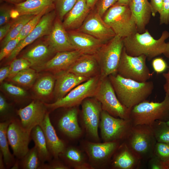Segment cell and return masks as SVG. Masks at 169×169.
<instances>
[{
	"instance_id": "cell-1",
	"label": "cell",
	"mask_w": 169,
	"mask_h": 169,
	"mask_svg": "<svg viewBox=\"0 0 169 169\" xmlns=\"http://www.w3.org/2000/svg\"><path fill=\"white\" fill-rule=\"evenodd\" d=\"M108 77L118 99L128 109L146 100L154 89L152 81L140 82L124 78L117 73Z\"/></svg>"
},
{
	"instance_id": "cell-2",
	"label": "cell",
	"mask_w": 169,
	"mask_h": 169,
	"mask_svg": "<svg viewBox=\"0 0 169 169\" xmlns=\"http://www.w3.org/2000/svg\"><path fill=\"white\" fill-rule=\"evenodd\" d=\"M169 37V32L163 31L160 37L155 39L147 29L142 33L137 32L123 38L124 47L127 54L132 56L142 55L151 59L164 52L166 43Z\"/></svg>"
},
{
	"instance_id": "cell-3",
	"label": "cell",
	"mask_w": 169,
	"mask_h": 169,
	"mask_svg": "<svg viewBox=\"0 0 169 169\" xmlns=\"http://www.w3.org/2000/svg\"><path fill=\"white\" fill-rule=\"evenodd\" d=\"M130 120L133 125H150L156 120L166 122L169 120V98L166 93L161 102L144 101L132 107Z\"/></svg>"
},
{
	"instance_id": "cell-4",
	"label": "cell",
	"mask_w": 169,
	"mask_h": 169,
	"mask_svg": "<svg viewBox=\"0 0 169 169\" xmlns=\"http://www.w3.org/2000/svg\"><path fill=\"white\" fill-rule=\"evenodd\" d=\"M102 18L115 35L123 38L137 32L129 5L115 3L105 12Z\"/></svg>"
},
{
	"instance_id": "cell-5",
	"label": "cell",
	"mask_w": 169,
	"mask_h": 169,
	"mask_svg": "<svg viewBox=\"0 0 169 169\" xmlns=\"http://www.w3.org/2000/svg\"><path fill=\"white\" fill-rule=\"evenodd\" d=\"M142 161H148L154 155L157 142L150 125H133L123 141Z\"/></svg>"
},
{
	"instance_id": "cell-6",
	"label": "cell",
	"mask_w": 169,
	"mask_h": 169,
	"mask_svg": "<svg viewBox=\"0 0 169 169\" xmlns=\"http://www.w3.org/2000/svg\"><path fill=\"white\" fill-rule=\"evenodd\" d=\"M124 46L123 38L115 35L94 54L100 66V79L117 73Z\"/></svg>"
},
{
	"instance_id": "cell-7",
	"label": "cell",
	"mask_w": 169,
	"mask_h": 169,
	"mask_svg": "<svg viewBox=\"0 0 169 169\" xmlns=\"http://www.w3.org/2000/svg\"><path fill=\"white\" fill-rule=\"evenodd\" d=\"M100 79V75L90 78L74 88L63 97L53 103H44L50 111L78 106L85 99L94 97Z\"/></svg>"
},
{
	"instance_id": "cell-8",
	"label": "cell",
	"mask_w": 169,
	"mask_h": 169,
	"mask_svg": "<svg viewBox=\"0 0 169 169\" xmlns=\"http://www.w3.org/2000/svg\"><path fill=\"white\" fill-rule=\"evenodd\" d=\"M101 103L102 109L112 116L130 119L131 109L119 101L108 76L100 79L94 97Z\"/></svg>"
},
{
	"instance_id": "cell-9",
	"label": "cell",
	"mask_w": 169,
	"mask_h": 169,
	"mask_svg": "<svg viewBox=\"0 0 169 169\" xmlns=\"http://www.w3.org/2000/svg\"><path fill=\"white\" fill-rule=\"evenodd\" d=\"M144 55L134 57L128 54L123 48L117 73L122 77L140 82L147 81L152 75L146 65Z\"/></svg>"
},
{
	"instance_id": "cell-10",
	"label": "cell",
	"mask_w": 169,
	"mask_h": 169,
	"mask_svg": "<svg viewBox=\"0 0 169 169\" xmlns=\"http://www.w3.org/2000/svg\"><path fill=\"white\" fill-rule=\"evenodd\" d=\"M133 126L130 119L114 117L102 110L99 127L103 142H123Z\"/></svg>"
},
{
	"instance_id": "cell-11",
	"label": "cell",
	"mask_w": 169,
	"mask_h": 169,
	"mask_svg": "<svg viewBox=\"0 0 169 169\" xmlns=\"http://www.w3.org/2000/svg\"><path fill=\"white\" fill-rule=\"evenodd\" d=\"M121 143L119 141L100 143L84 141L82 146L93 169L105 168L109 167L112 156Z\"/></svg>"
},
{
	"instance_id": "cell-12",
	"label": "cell",
	"mask_w": 169,
	"mask_h": 169,
	"mask_svg": "<svg viewBox=\"0 0 169 169\" xmlns=\"http://www.w3.org/2000/svg\"><path fill=\"white\" fill-rule=\"evenodd\" d=\"M81 104V121L86 135L92 141L99 142L98 129L102 110L101 104L95 98L89 97Z\"/></svg>"
},
{
	"instance_id": "cell-13",
	"label": "cell",
	"mask_w": 169,
	"mask_h": 169,
	"mask_svg": "<svg viewBox=\"0 0 169 169\" xmlns=\"http://www.w3.org/2000/svg\"><path fill=\"white\" fill-rule=\"evenodd\" d=\"M7 135L13 155L17 159H21L29 150L31 133L23 128L20 120L15 117L11 119L8 125Z\"/></svg>"
},
{
	"instance_id": "cell-14",
	"label": "cell",
	"mask_w": 169,
	"mask_h": 169,
	"mask_svg": "<svg viewBox=\"0 0 169 169\" xmlns=\"http://www.w3.org/2000/svg\"><path fill=\"white\" fill-rule=\"evenodd\" d=\"M56 14L54 9L44 15L36 27L26 37L20 41L14 50L6 58L7 61H11L16 58L25 47L40 37L48 35L51 30Z\"/></svg>"
},
{
	"instance_id": "cell-15",
	"label": "cell",
	"mask_w": 169,
	"mask_h": 169,
	"mask_svg": "<svg viewBox=\"0 0 169 169\" xmlns=\"http://www.w3.org/2000/svg\"><path fill=\"white\" fill-rule=\"evenodd\" d=\"M77 30L90 34L104 43L116 35L102 17L93 9L91 10L81 26Z\"/></svg>"
},
{
	"instance_id": "cell-16",
	"label": "cell",
	"mask_w": 169,
	"mask_h": 169,
	"mask_svg": "<svg viewBox=\"0 0 169 169\" xmlns=\"http://www.w3.org/2000/svg\"><path fill=\"white\" fill-rule=\"evenodd\" d=\"M47 110L44 102L37 99L17 110L16 112L23 127L31 133L35 127L39 125L43 121L48 111Z\"/></svg>"
},
{
	"instance_id": "cell-17",
	"label": "cell",
	"mask_w": 169,
	"mask_h": 169,
	"mask_svg": "<svg viewBox=\"0 0 169 169\" xmlns=\"http://www.w3.org/2000/svg\"><path fill=\"white\" fill-rule=\"evenodd\" d=\"M67 108L57 120V129L67 139L76 140L81 136L83 133L78 122V106Z\"/></svg>"
},
{
	"instance_id": "cell-18",
	"label": "cell",
	"mask_w": 169,
	"mask_h": 169,
	"mask_svg": "<svg viewBox=\"0 0 169 169\" xmlns=\"http://www.w3.org/2000/svg\"><path fill=\"white\" fill-rule=\"evenodd\" d=\"M142 160L126 145L121 142L112 157L109 167L112 169H138Z\"/></svg>"
},
{
	"instance_id": "cell-19",
	"label": "cell",
	"mask_w": 169,
	"mask_h": 169,
	"mask_svg": "<svg viewBox=\"0 0 169 169\" xmlns=\"http://www.w3.org/2000/svg\"><path fill=\"white\" fill-rule=\"evenodd\" d=\"M82 54L77 50L58 52L48 61L35 69L38 72L49 71L54 74L66 71Z\"/></svg>"
},
{
	"instance_id": "cell-20",
	"label": "cell",
	"mask_w": 169,
	"mask_h": 169,
	"mask_svg": "<svg viewBox=\"0 0 169 169\" xmlns=\"http://www.w3.org/2000/svg\"><path fill=\"white\" fill-rule=\"evenodd\" d=\"M54 74L55 82L53 95L55 101L63 97L74 88L89 79L76 75L67 70Z\"/></svg>"
},
{
	"instance_id": "cell-21",
	"label": "cell",
	"mask_w": 169,
	"mask_h": 169,
	"mask_svg": "<svg viewBox=\"0 0 169 169\" xmlns=\"http://www.w3.org/2000/svg\"><path fill=\"white\" fill-rule=\"evenodd\" d=\"M68 33L74 50L83 54H94L104 43L93 36L77 29Z\"/></svg>"
},
{
	"instance_id": "cell-22",
	"label": "cell",
	"mask_w": 169,
	"mask_h": 169,
	"mask_svg": "<svg viewBox=\"0 0 169 169\" xmlns=\"http://www.w3.org/2000/svg\"><path fill=\"white\" fill-rule=\"evenodd\" d=\"M49 113L47 112L39 125L44 133L49 152L54 158H59L60 155L64 151L66 146L64 141L57 136L51 121Z\"/></svg>"
},
{
	"instance_id": "cell-23",
	"label": "cell",
	"mask_w": 169,
	"mask_h": 169,
	"mask_svg": "<svg viewBox=\"0 0 169 169\" xmlns=\"http://www.w3.org/2000/svg\"><path fill=\"white\" fill-rule=\"evenodd\" d=\"M47 40L56 53L75 50L68 32L58 17L54 20Z\"/></svg>"
},
{
	"instance_id": "cell-24",
	"label": "cell",
	"mask_w": 169,
	"mask_h": 169,
	"mask_svg": "<svg viewBox=\"0 0 169 169\" xmlns=\"http://www.w3.org/2000/svg\"><path fill=\"white\" fill-rule=\"evenodd\" d=\"M75 75L90 78L100 75V69L94 54H83L67 70Z\"/></svg>"
},
{
	"instance_id": "cell-25",
	"label": "cell",
	"mask_w": 169,
	"mask_h": 169,
	"mask_svg": "<svg viewBox=\"0 0 169 169\" xmlns=\"http://www.w3.org/2000/svg\"><path fill=\"white\" fill-rule=\"evenodd\" d=\"M56 53L47 40L29 48L22 57L27 60L31 64V67L35 69L48 61Z\"/></svg>"
},
{
	"instance_id": "cell-26",
	"label": "cell",
	"mask_w": 169,
	"mask_h": 169,
	"mask_svg": "<svg viewBox=\"0 0 169 169\" xmlns=\"http://www.w3.org/2000/svg\"><path fill=\"white\" fill-rule=\"evenodd\" d=\"M91 10L87 4L86 0H78L64 19L62 23L65 29L71 30L78 29Z\"/></svg>"
},
{
	"instance_id": "cell-27",
	"label": "cell",
	"mask_w": 169,
	"mask_h": 169,
	"mask_svg": "<svg viewBox=\"0 0 169 169\" xmlns=\"http://www.w3.org/2000/svg\"><path fill=\"white\" fill-rule=\"evenodd\" d=\"M129 7L135 19L137 32H144L151 15L150 2L148 0H132Z\"/></svg>"
},
{
	"instance_id": "cell-28",
	"label": "cell",
	"mask_w": 169,
	"mask_h": 169,
	"mask_svg": "<svg viewBox=\"0 0 169 169\" xmlns=\"http://www.w3.org/2000/svg\"><path fill=\"white\" fill-rule=\"evenodd\" d=\"M64 162L70 168L75 169H93L84 151L72 146L67 147L59 156Z\"/></svg>"
},
{
	"instance_id": "cell-29",
	"label": "cell",
	"mask_w": 169,
	"mask_h": 169,
	"mask_svg": "<svg viewBox=\"0 0 169 169\" xmlns=\"http://www.w3.org/2000/svg\"><path fill=\"white\" fill-rule=\"evenodd\" d=\"M55 82L54 74H43L38 78L33 86L37 99L44 103L48 101L53 95Z\"/></svg>"
},
{
	"instance_id": "cell-30",
	"label": "cell",
	"mask_w": 169,
	"mask_h": 169,
	"mask_svg": "<svg viewBox=\"0 0 169 169\" xmlns=\"http://www.w3.org/2000/svg\"><path fill=\"white\" fill-rule=\"evenodd\" d=\"M48 8H54L52 0H26L15 4L12 13H17V17L23 15H36Z\"/></svg>"
},
{
	"instance_id": "cell-31",
	"label": "cell",
	"mask_w": 169,
	"mask_h": 169,
	"mask_svg": "<svg viewBox=\"0 0 169 169\" xmlns=\"http://www.w3.org/2000/svg\"><path fill=\"white\" fill-rule=\"evenodd\" d=\"M31 136L41 162L44 163L51 160L53 156L48 150L44 133L40 125H37L32 129Z\"/></svg>"
},
{
	"instance_id": "cell-32",
	"label": "cell",
	"mask_w": 169,
	"mask_h": 169,
	"mask_svg": "<svg viewBox=\"0 0 169 169\" xmlns=\"http://www.w3.org/2000/svg\"><path fill=\"white\" fill-rule=\"evenodd\" d=\"M11 120L0 123V151L3 154L6 168L8 169H11L16 161L14 155L9 150L7 135L8 128Z\"/></svg>"
},
{
	"instance_id": "cell-33",
	"label": "cell",
	"mask_w": 169,
	"mask_h": 169,
	"mask_svg": "<svg viewBox=\"0 0 169 169\" xmlns=\"http://www.w3.org/2000/svg\"><path fill=\"white\" fill-rule=\"evenodd\" d=\"M35 15L27 14L17 17L12 23L8 33L2 41V47L4 46L9 41L16 38L25 24Z\"/></svg>"
},
{
	"instance_id": "cell-34",
	"label": "cell",
	"mask_w": 169,
	"mask_h": 169,
	"mask_svg": "<svg viewBox=\"0 0 169 169\" xmlns=\"http://www.w3.org/2000/svg\"><path fill=\"white\" fill-rule=\"evenodd\" d=\"M38 76V72L30 67L19 72L8 80L23 86L29 87L33 85Z\"/></svg>"
},
{
	"instance_id": "cell-35",
	"label": "cell",
	"mask_w": 169,
	"mask_h": 169,
	"mask_svg": "<svg viewBox=\"0 0 169 169\" xmlns=\"http://www.w3.org/2000/svg\"><path fill=\"white\" fill-rule=\"evenodd\" d=\"M20 168L39 169L42 163L39 159L38 151L34 146L20 160Z\"/></svg>"
},
{
	"instance_id": "cell-36",
	"label": "cell",
	"mask_w": 169,
	"mask_h": 169,
	"mask_svg": "<svg viewBox=\"0 0 169 169\" xmlns=\"http://www.w3.org/2000/svg\"><path fill=\"white\" fill-rule=\"evenodd\" d=\"M150 125L157 142L169 143V125L166 122L157 120Z\"/></svg>"
},
{
	"instance_id": "cell-37",
	"label": "cell",
	"mask_w": 169,
	"mask_h": 169,
	"mask_svg": "<svg viewBox=\"0 0 169 169\" xmlns=\"http://www.w3.org/2000/svg\"><path fill=\"white\" fill-rule=\"evenodd\" d=\"M58 17L61 21L71 9L78 0H52Z\"/></svg>"
},
{
	"instance_id": "cell-38",
	"label": "cell",
	"mask_w": 169,
	"mask_h": 169,
	"mask_svg": "<svg viewBox=\"0 0 169 169\" xmlns=\"http://www.w3.org/2000/svg\"><path fill=\"white\" fill-rule=\"evenodd\" d=\"M54 9V8H48L35 15L25 24L17 37L20 38L21 40L24 38L38 25L44 15Z\"/></svg>"
},
{
	"instance_id": "cell-39",
	"label": "cell",
	"mask_w": 169,
	"mask_h": 169,
	"mask_svg": "<svg viewBox=\"0 0 169 169\" xmlns=\"http://www.w3.org/2000/svg\"><path fill=\"white\" fill-rule=\"evenodd\" d=\"M10 72L8 80L15 76L19 72L25 69L31 67L30 63L26 59L21 57L16 58L11 61L9 65Z\"/></svg>"
},
{
	"instance_id": "cell-40",
	"label": "cell",
	"mask_w": 169,
	"mask_h": 169,
	"mask_svg": "<svg viewBox=\"0 0 169 169\" xmlns=\"http://www.w3.org/2000/svg\"><path fill=\"white\" fill-rule=\"evenodd\" d=\"M154 155L165 164L168 169L169 165V143L157 142L154 149Z\"/></svg>"
},
{
	"instance_id": "cell-41",
	"label": "cell",
	"mask_w": 169,
	"mask_h": 169,
	"mask_svg": "<svg viewBox=\"0 0 169 169\" xmlns=\"http://www.w3.org/2000/svg\"><path fill=\"white\" fill-rule=\"evenodd\" d=\"M3 87L8 94L15 98L23 99L27 95V93L23 89L11 84L4 83Z\"/></svg>"
},
{
	"instance_id": "cell-42",
	"label": "cell",
	"mask_w": 169,
	"mask_h": 169,
	"mask_svg": "<svg viewBox=\"0 0 169 169\" xmlns=\"http://www.w3.org/2000/svg\"><path fill=\"white\" fill-rule=\"evenodd\" d=\"M21 40L20 38L17 37L9 41L2 47L0 52V60L7 58L15 49Z\"/></svg>"
},
{
	"instance_id": "cell-43",
	"label": "cell",
	"mask_w": 169,
	"mask_h": 169,
	"mask_svg": "<svg viewBox=\"0 0 169 169\" xmlns=\"http://www.w3.org/2000/svg\"><path fill=\"white\" fill-rule=\"evenodd\" d=\"M10 105L5 98L1 94L0 95V116L1 122L11 120L14 118L10 114Z\"/></svg>"
},
{
	"instance_id": "cell-44",
	"label": "cell",
	"mask_w": 169,
	"mask_h": 169,
	"mask_svg": "<svg viewBox=\"0 0 169 169\" xmlns=\"http://www.w3.org/2000/svg\"><path fill=\"white\" fill-rule=\"evenodd\" d=\"M118 1V0H98L95 6L96 8L95 10L102 17L105 12Z\"/></svg>"
},
{
	"instance_id": "cell-45",
	"label": "cell",
	"mask_w": 169,
	"mask_h": 169,
	"mask_svg": "<svg viewBox=\"0 0 169 169\" xmlns=\"http://www.w3.org/2000/svg\"><path fill=\"white\" fill-rule=\"evenodd\" d=\"M48 163H43L39 169H69L70 168L59 160V158H54L48 162Z\"/></svg>"
},
{
	"instance_id": "cell-46",
	"label": "cell",
	"mask_w": 169,
	"mask_h": 169,
	"mask_svg": "<svg viewBox=\"0 0 169 169\" xmlns=\"http://www.w3.org/2000/svg\"><path fill=\"white\" fill-rule=\"evenodd\" d=\"M152 66L154 71L157 74L164 72L167 68V64L161 57L154 58L152 62Z\"/></svg>"
},
{
	"instance_id": "cell-47",
	"label": "cell",
	"mask_w": 169,
	"mask_h": 169,
	"mask_svg": "<svg viewBox=\"0 0 169 169\" xmlns=\"http://www.w3.org/2000/svg\"><path fill=\"white\" fill-rule=\"evenodd\" d=\"M160 15V24L169 23V0H163V4Z\"/></svg>"
},
{
	"instance_id": "cell-48",
	"label": "cell",
	"mask_w": 169,
	"mask_h": 169,
	"mask_svg": "<svg viewBox=\"0 0 169 169\" xmlns=\"http://www.w3.org/2000/svg\"><path fill=\"white\" fill-rule=\"evenodd\" d=\"M148 161L149 169H167V166L165 164L154 155Z\"/></svg>"
},
{
	"instance_id": "cell-49",
	"label": "cell",
	"mask_w": 169,
	"mask_h": 169,
	"mask_svg": "<svg viewBox=\"0 0 169 169\" xmlns=\"http://www.w3.org/2000/svg\"><path fill=\"white\" fill-rule=\"evenodd\" d=\"M12 9L4 6L0 9V26L8 23L12 16Z\"/></svg>"
},
{
	"instance_id": "cell-50",
	"label": "cell",
	"mask_w": 169,
	"mask_h": 169,
	"mask_svg": "<svg viewBox=\"0 0 169 169\" xmlns=\"http://www.w3.org/2000/svg\"><path fill=\"white\" fill-rule=\"evenodd\" d=\"M150 3L151 7V15L155 17L157 13L160 14L162 7L163 0H150Z\"/></svg>"
},
{
	"instance_id": "cell-51",
	"label": "cell",
	"mask_w": 169,
	"mask_h": 169,
	"mask_svg": "<svg viewBox=\"0 0 169 169\" xmlns=\"http://www.w3.org/2000/svg\"><path fill=\"white\" fill-rule=\"evenodd\" d=\"M12 23L8 22L0 26V40L2 41L8 33Z\"/></svg>"
},
{
	"instance_id": "cell-52",
	"label": "cell",
	"mask_w": 169,
	"mask_h": 169,
	"mask_svg": "<svg viewBox=\"0 0 169 169\" xmlns=\"http://www.w3.org/2000/svg\"><path fill=\"white\" fill-rule=\"evenodd\" d=\"M10 72L9 65L3 67L0 69V83H2L3 80L7 78Z\"/></svg>"
},
{
	"instance_id": "cell-53",
	"label": "cell",
	"mask_w": 169,
	"mask_h": 169,
	"mask_svg": "<svg viewBox=\"0 0 169 169\" xmlns=\"http://www.w3.org/2000/svg\"><path fill=\"white\" fill-rule=\"evenodd\" d=\"M98 0H86L88 6L92 10L93 9Z\"/></svg>"
},
{
	"instance_id": "cell-54",
	"label": "cell",
	"mask_w": 169,
	"mask_h": 169,
	"mask_svg": "<svg viewBox=\"0 0 169 169\" xmlns=\"http://www.w3.org/2000/svg\"><path fill=\"white\" fill-rule=\"evenodd\" d=\"M6 168L3 154L0 151V169H5Z\"/></svg>"
},
{
	"instance_id": "cell-55",
	"label": "cell",
	"mask_w": 169,
	"mask_h": 169,
	"mask_svg": "<svg viewBox=\"0 0 169 169\" xmlns=\"http://www.w3.org/2000/svg\"><path fill=\"white\" fill-rule=\"evenodd\" d=\"M132 1V0H118V1L115 3L129 5Z\"/></svg>"
},
{
	"instance_id": "cell-56",
	"label": "cell",
	"mask_w": 169,
	"mask_h": 169,
	"mask_svg": "<svg viewBox=\"0 0 169 169\" xmlns=\"http://www.w3.org/2000/svg\"><path fill=\"white\" fill-rule=\"evenodd\" d=\"M163 54L166 58H169V41L166 43L165 49Z\"/></svg>"
},
{
	"instance_id": "cell-57",
	"label": "cell",
	"mask_w": 169,
	"mask_h": 169,
	"mask_svg": "<svg viewBox=\"0 0 169 169\" xmlns=\"http://www.w3.org/2000/svg\"><path fill=\"white\" fill-rule=\"evenodd\" d=\"M20 160L17 158L13 165L11 167V169H18L20 168Z\"/></svg>"
},
{
	"instance_id": "cell-58",
	"label": "cell",
	"mask_w": 169,
	"mask_h": 169,
	"mask_svg": "<svg viewBox=\"0 0 169 169\" xmlns=\"http://www.w3.org/2000/svg\"><path fill=\"white\" fill-rule=\"evenodd\" d=\"M164 89L166 92V93L167 94L169 98V83L166 82L163 85Z\"/></svg>"
},
{
	"instance_id": "cell-59",
	"label": "cell",
	"mask_w": 169,
	"mask_h": 169,
	"mask_svg": "<svg viewBox=\"0 0 169 169\" xmlns=\"http://www.w3.org/2000/svg\"><path fill=\"white\" fill-rule=\"evenodd\" d=\"M168 67V70L167 73H164L162 74V75L166 80V82L169 83V66Z\"/></svg>"
},
{
	"instance_id": "cell-60",
	"label": "cell",
	"mask_w": 169,
	"mask_h": 169,
	"mask_svg": "<svg viewBox=\"0 0 169 169\" xmlns=\"http://www.w3.org/2000/svg\"><path fill=\"white\" fill-rule=\"evenodd\" d=\"M8 2L14 4L20 3L26 0H6Z\"/></svg>"
},
{
	"instance_id": "cell-61",
	"label": "cell",
	"mask_w": 169,
	"mask_h": 169,
	"mask_svg": "<svg viewBox=\"0 0 169 169\" xmlns=\"http://www.w3.org/2000/svg\"><path fill=\"white\" fill-rule=\"evenodd\" d=\"M166 122V124H167V125H169V120L167 121Z\"/></svg>"
},
{
	"instance_id": "cell-62",
	"label": "cell",
	"mask_w": 169,
	"mask_h": 169,
	"mask_svg": "<svg viewBox=\"0 0 169 169\" xmlns=\"http://www.w3.org/2000/svg\"><path fill=\"white\" fill-rule=\"evenodd\" d=\"M168 169H169V166H168Z\"/></svg>"
}]
</instances>
